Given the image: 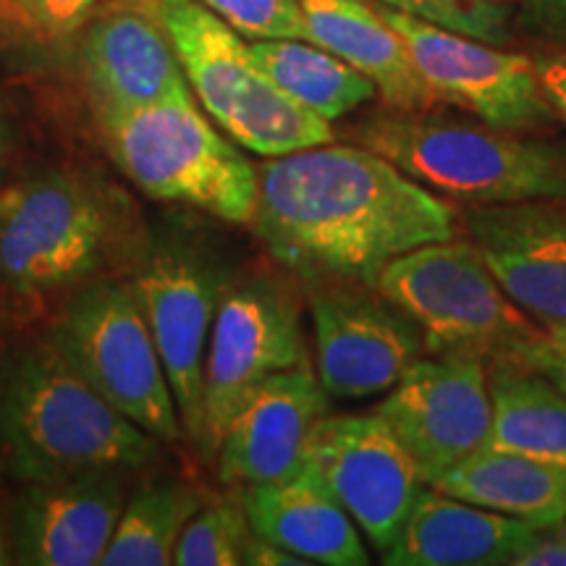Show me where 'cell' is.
Here are the masks:
<instances>
[{"instance_id":"6da1fadb","label":"cell","mask_w":566,"mask_h":566,"mask_svg":"<svg viewBox=\"0 0 566 566\" xmlns=\"http://www.w3.org/2000/svg\"><path fill=\"white\" fill-rule=\"evenodd\" d=\"M250 226L304 279L375 286L391 260L454 239L459 212L384 155L325 142L260 163Z\"/></svg>"},{"instance_id":"7a4b0ae2","label":"cell","mask_w":566,"mask_h":566,"mask_svg":"<svg viewBox=\"0 0 566 566\" xmlns=\"http://www.w3.org/2000/svg\"><path fill=\"white\" fill-rule=\"evenodd\" d=\"M158 438L118 412L53 338L0 357V462L21 483L150 462Z\"/></svg>"},{"instance_id":"3957f363","label":"cell","mask_w":566,"mask_h":566,"mask_svg":"<svg viewBox=\"0 0 566 566\" xmlns=\"http://www.w3.org/2000/svg\"><path fill=\"white\" fill-rule=\"evenodd\" d=\"M354 137L422 187L467 205L566 200V150L509 129L394 111L367 118Z\"/></svg>"},{"instance_id":"277c9868","label":"cell","mask_w":566,"mask_h":566,"mask_svg":"<svg viewBox=\"0 0 566 566\" xmlns=\"http://www.w3.org/2000/svg\"><path fill=\"white\" fill-rule=\"evenodd\" d=\"M103 145L126 179L153 200L184 202L229 223H250L252 166L208 122L192 87L139 108L97 116Z\"/></svg>"},{"instance_id":"5b68a950","label":"cell","mask_w":566,"mask_h":566,"mask_svg":"<svg viewBox=\"0 0 566 566\" xmlns=\"http://www.w3.org/2000/svg\"><path fill=\"white\" fill-rule=\"evenodd\" d=\"M171 40L195 97L244 150L275 158L334 142L331 122L289 97L252 59L250 42L200 0H139Z\"/></svg>"},{"instance_id":"8992f818","label":"cell","mask_w":566,"mask_h":566,"mask_svg":"<svg viewBox=\"0 0 566 566\" xmlns=\"http://www.w3.org/2000/svg\"><path fill=\"white\" fill-rule=\"evenodd\" d=\"M375 289L412 317L433 354L525 367L546 331L512 302L470 239L422 244L380 271Z\"/></svg>"},{"instance_id":"52a82bcc","label":"cell","mask_w":566,"mask_h":566,"mask_svg":"<svg viewBox=\"0 0 566 566\" xmlns=\"http://www.w3.org/2000/svg\"><path fill=\"white\" fill-rule=\"evenodd\" d=\"M118 226V200L103 184L66 168L34 174L0 192V281L38 296L90 279Z\"/></svg>"},{"instance_id":"ba28073f","label":"cell","mask_w":566,"mask_h":566,"mask_svg":"<svg viewBox=\"0 0 566 566\" xmlns=\"http://www.w3.org/2000/svg\"><path fill=\"white\" fill-rule=\"evenodd\" d=\"M51 338L92 386L158 441H179L181 417L132 283L92 281L63 310Z\"/></svg>"},{"instance_id":"9c48e42d","label":"cell","mask_w":566,"mask_h":566,"mask_svg":"<svg viewBox=\"0 0 566 566\" xmlns=\"http://www.w3.org/2000/svg\"><path fill=\"white\" fill-rule=\"evenodd\" d=\"M310 367L296 307L271 281H247L221 296L205 357V420L200 451L218 454L244 401L268 378Z\"/></svg>"},{"instance_id":"30bf717a","label":"cell","mask_w":566,"mask_h":566,"mask_svg":"<svg viewBox=\"0 0 566 566\" xmlns=\"http://www.w3.org/2000/svg\"><path fill=\"white\" fill-rule=\"evenodd\" d=\"M378 11L407 42L417 71L441 103L457 105L495 129L527 132L554 122L533 59L388 6H378Z\"/></svg>"},{"instance_id":"8fae6325","label":"cell","mask_w":566,"mask_h":566,"mask_svg":"<svg viewBox=\"0 0 566 566\" xmlns=\"http://www.w3.org/2000/svg\"><path fill=\"white\" fill-rule=\"evenodd\" d=\"M424 485L457 470L488 443L491 388L480 357L438 354L417 357L378 405Z\"/></svg>"},{"instance_id":"7c38bea8","label":"cell","mask_w":566,"mask_h":566,"mask_svg":"<svg viewBox=\"0 0 566 566\" xmlns=\"http://www.w3.org/2000/svg\"><path fill=\"white\" fill-rule=\"evenodd\" d=\"M171 384L184 436L197 449L205 420V357L221 304V273L195 247L155 244L132 281Z\"/></svg>"},{"instance_id":"4fadbf2b","label":"cell","mask_w":566,"mask_h":566,"mask_svg":"<svg viewBox=\"0 0 566 566\" xmlns=\"http://www.w3.org/2000/svg\"><path fill=\"white\" fill-rule=\"evenodd\" d=\"M313 323L317 380L331 399L391 391L424 346L412 317L367 283H323Z\"/></svg>"},{"instance_id":"5bb4252c","label":"cell","mask_w":566,"mask_h":566,"mask_svg":"<svg viewBox=\"0 0 566 566\" xmlns=\"http://www.w3.org/2000/svg\"><path fill=\"white\" fill-rule=\"evenodd\" d=\"M307 464L386 554L422 493V478L384 417L328 412L317 422Z\"/></svg>"},{"instance_id":"9a60e30c","label":"cell","mask_w":566,"mask_h":566,"mask_svg":"<svg viewBox=\"0 0 566 566\" xmlns=\"http://www.w3.org/2000/svg\"><path fill=\"white\" fill-rule=\"evenodd\" d=\"M126 504L122 470L30 480L11 509L13 564L95 566Z\"/></svg>"},{"instance_id":"2e32d148","label":"cell","mask_w":566,"mask_h":566,"mask_svg":"<svg viewBox=\"0 0 566 566\" xmlns=\"http://www.w3.org/2000/svg\"><path fill=\"white\" fill-rule=\"evenodd\" d=\"M462 226L516 307L543 328L566 323L564 208L548 200L472 205Z\"/></svg>"},{"instance_id":"e0dca14e","label":"cell","mask_w":566,"mask_h":566,"mask_svg":"<svg viewBox=\"0 0 566 566\" xmlns=\"http://www.w3.org/2000/svg\"><path fill=\"white\" fill-rule=\"evenodd\" d=\"M331 396L310 367L268 378L233 415L218 446V475L226 485H258L294 475L307 464L317 422Z\"/></svg>"},{"instance_id":"ac0fdd59","label":"cell","mask_w":566,"mask_h":566,"mask_svg":"<svg viewBox=\"0 0 566 566\" xmlns=\"http://www.w3.org/2000/svg\"><path fill=\"white\" fill-rule=\"evenodd\" d=\"M80 61L95 116L158 103L189 87L166 30L139 0H108L92 11Z\"/></svg>"},{"instance_id":"d6986e66","label":"cell","mask_w":566,"mask_h":566,"mask_svg":"<svg viewBox=\"0 0 566 566\" xmlns=\"http://www.w3.org/2000/svg\"><path fill=\"white\" fill-rule=\"evenodd\" d=\"M535 537L537 530L527 522L430 488L417 495L394 546L384 554V564L512 566Z\"/></svg>"},{"instance_id":"ffe728a7","label":"cell","mask_w":566,"mask_h":566,"mask_svg":"<svg viewBox=\"0 0 566 566\" xmlns=\"http://www.w3.org/2000/svg\"><path fill=\"white\" fill-rule=\"evenodd\" d=\"M252 533L323 566L370 564L357 522L331 495L310 464L242 493Z\"/></svg>"},{"instance_id":"44dd1931","label":"cell","mask_w":566,"mask_h":566,"mask_svg":"<svg viewBox=\"0 0 566 566\" xmlns=\"http://www.w3.org/2000/svg\"><path fill=\"white\" fill-rule=\"evenodd\" d=\"M302 11L307 40L365 74L388 108L424 113L443 105L373 0H302Z\"/></svg>"},{"instance_id":"7402d4cb","label":"cell","mask_w":566,"mask_h":566,"mask_svg":"<svg viewBox=\"0 0 566 566\" xmlns=\"http://www.w3.org/2000/svg\"><path fill=\"white\" fill-rule=\"evenodd\" d=\"M436 491L546 530L566 516V464L483 449L438 480Z\"/></svg>"},{"instance_id":"603a6c76","label":"cell","mask_w":566,"mask_h":566,"mask_svg":"<svg viewBox=\"0 0 566 566\" xmlns=\"http://www.w3.org/2000/svg\"><path fill=\"white\" fill-rule=\"evenodd\" d=\"M488 449L566 464V388L548 375L493 365Z\"/></svg>"},{"instance_id":"cb8c5ba5","label":"cell","mask_w":566,"mask_h":566,"mask_svg":"<svg viewBox=\"0 0 566 566\" xmlns=\"http://www.w3.org/2000/svg\"><path fill=\"white\" fill-rule=\"evenodd\" d=\"M250 51L289 97L325 122L344 118L378 97L365 74L310 40H252Z\"/></svg>"},{"instance_id":"d4e9b609","label":"cell","mask_w":566,"mask_h":566,"mask_svg":"<svg viewBox=\"0 0 566 566\" xmlns=\"http://www.w3.org/2000/svg\"><path fill=\"white\" fill-rule=\"evenodd\" d=\"M205 506L195 485L176 478L142 483L126 495L124 512L103 554V566L174 564L176 543L189 520Z\"/></svg>"},{"instance_id":"484cf974","label":"cell","mask_w":566,"mask_h":566,"mask_svg":"<svg viewBox=\"0 0 566 566\" xmlns=\"http://www.w3.org/2000/svg\"><path fill=\"white\" fill-rule=\"evenodd\" d=\"M252 537L242 495H226L205 504L176 543L174 564L179 566H237L244 564V548Z\"/></svg>"},{"instance_id":"4316f807","label":"cell","mask_w":566,"mask_h":566,"mask_svg":"<svg viewBox=\"0 0 566 566\" xmlns=\"http://www.w3.org/2000/svg\"><path fill=\"white\" fill-rule=\"evenodd\" d=\"M378 6L405 11L409 17L433 21L446 30H454L470 38L504 45L509 34V6L495 0H373Z\"/></svg>"},{"instance_id":"83f0119b","label":"cell","mask_w":566,"mask_h":566,"mask_svg":"<svg viewBox=\"0 0 566 566\" xmlns=\"http://www.w3.org/2000/svg\"><path fill=\"white\" fill-rule=\"evenodd\" d=\"M247 40H307L302 0H200Z\"/></svg>"},{"instance_id":"f1b7e54d","label":"cell","mask_w":566,"mask_h":566,"mask_svg":"<svg viewBox=\"0 0 566 566\" xmlns=\"http://www.w3.org/2000/svg\"><path fill=\"white\" fill-rule=\"evenodd\" d=\"M9 3L34 32L61 38L82 27L103 0H9Z\"/></svg>"},{"instance_id":"f546056e","label":"cell","mask_w":566,"mask_h":566,"mask_svg":"<svg viewBox=\"0 0 566 566\" xmlns=\"http://www.w3.org/2000/svg\"><path fill=\"white\" fill-rule=\"evenodd\" d=\"M527 370L548 375L558 386L566 388V323L546 328L541 342L527 357Z\"/></svg>"},{"instance_id":"4dcf8cb0","label":"cell","mask_w":566,"mask_h":566,"mask_svg":"<svg viewBox=\"0 0 566 566\" xmlns=\"http://www.w3.org/2000/svg\"><path fill=\"white\" fill-rule=\"evenodd\" d=\"M522 24L566 45V0H520Z\"/></svg>"},{"instance_id":"1f68e13d","label":"cell","mask_w":566,"mask_h":566,"mask_svg":"<svg viewBox=\"0 0 566 566\" xmlns=\"http://www.w3.org/2000/svg\"><path fill=\"white\" fill-rule=\"evenodd\" d=\"M512 566H566V527L562 522L537 530L535 543Z\"/></svg>"},{"instance_id":"d6a6232c","label":"cell","mask_w":566,"mask_h":566,"mask_svg":"<svg viewBox=\"0 0 566 566\" xmlns=\"http://www.w3.org/2000/svg\"><path fill=\"white\" fill-rule=\"evenodd\" d=\"M535 74L554 116H558L566 124V53L535 59Z\"/></svg>"},{"instance_id":"836d02e7","label":"cell","mask_w":566,"mask_h":566,"mask_svg":"<svg viewBox=\"0 0 566 566\" xmlns=\"http://www.w3.org/2000/svg\"><path fill=\"white\" fill-rule=\"evenodd\" d=\"M244 564L250 566H313L307 558L292 554V551L275 546V543L265 541V537L254 535L250 537L244 548Z\"/></svg>"},{"instance_id":"e575fe53","label":"cell","mask_w":566,"mask_h":566,"mask_svg":"<svg viewBox=\"0 0 566 566\" xmlns=\"http://www.w3.org/2000/svg\"><path fill=\"white\" fill-rule=\"evenodd\" d=\"M9 147H11V129H9V116H6L3 101H0V171H3L6 160H9Z\"/></svg>"},{"instance_id":"d590c367","label":"cell","mask_w":566,"mask_h":566,"mask_svg":"<svg viewBox=\"0 0 566 566\" xmlns=\"http://www.w3.org/2000/svg\"><path fill=\"white\" fill-rule=\"evenodd\" d=\"M13 564V546H11V530L0 520V566Z\"/></svg>"},{"instance_id":"8d00e7d4","label":"cell","mask_w":566,"mask_h":566,"mask_svg":"<svg viewBox=\"0 0 566 566\" xmlns=\"http://www.w3.org/2000/svg\"><path fill=\"white\" fill-rule=\"evenodd\" d=\"M495 3H506L509 6V3H514V0H495Z\"/></svg>"}]
</instances>
